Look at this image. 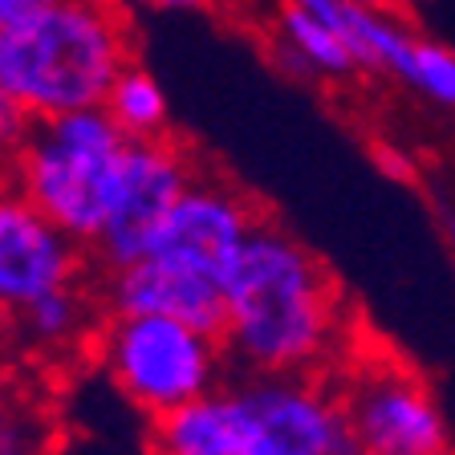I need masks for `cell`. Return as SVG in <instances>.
Listing matches in <instances>:
<instances>
[{"label": "cell", "mask_w": 455, "mask_h": 455, "mask_svg": "<svg viewBox=\"0 0 455 455\" xmlns=\"http://www.w3.org/2000/svg\"><path fill=\"white\" fill-rule=\"evenodd\" d=\"M232 395L244 455H362L341 395L313 374H248Z\"/></svg>", "instance_id": "6"}, {"label": "cell", "mask_w": 455, "mask_h": 455, "mask_svg": "<svg viewBox=\"0 0 455 455\" xmlns=\"http://www.w3.org/2000/svg\"><path fill=\"white\" fill-rule=\"evenodd\" d=\"M126 142L131 139L106 106L45 118L20 147V196L69 240L94 244L110 212Z\"/></svg>", "instance_id": "3"}, {"label": "cell", "mask_w": 455, "mask_h": 455, "mask_svg": "<svg viewBox=\"0 0 455 455\" xmlns=\"http://www.w3.org/2000/svg\"><path fill=\"white\" fill-rule=\"evenodd\" d=\"M131 61V20L118 0H57L0 33V82L33 123L106 106Z\"/></svg>", "instance_id": "2"}, {"label": "cell", "mask_w": 455, "mask_h": 455, "mask_svg": "<svg viewBox=\"0 0 455 455\" xmlns=\"http://www.w3.org/2000/svg\"><path fill=\"white\" fill-rule=\"evenodd\" d=\"M17 322L33 346H66L69 338L82 333L85 305L69 284V289H57V293H45L41 301H33L25 313H17Z\"/></svg>", "instance_id": "14"}, {"label": "cell", "mask_w": 455, "mask_h": 455, "mask_svg": "<svg viewBox=\"0 0 455 455\" xmlns=\"http://www.w3.org/2000/svg\"><path fill=\"white\" fill-rule=\"evenodd\" d=\"M106 114L123 126L126 139H163V126H167L163 85L147 69L126 66L123 77L114 82L110 98H106Z\"/></svg>", "instance_id": "13"}, {"label": "cell", "mask_w": 455, "mask_h": 455, "mask_svg": "<svg viewBox=\"0 0 455 455\" xmlns=\"http://www.w3.org/2000/svg\"><path fill=\"white\" fill-rule=\"evenodd\" d=\"M350 341L333 276L293 232L256 224L228 276L224 346L248 374H313Z\"/></svg>", "instance_id": "1"}, {"label": "cell", "mask_w": 455, "mask_h": 455, "mask_svg": "<svg viewBox=\"0 0 455 455\" xmlns=\"http://www.w3.org/2000/svg\"><path fill=\"white\" fill-rule=\"evenodd\" d=\"M9 390H12V362L0 346V407H9Z\"/></svg>", "instance_id": "18"}, {"label": "cell", "mask_w": 455, "mask_h": 455, "mask_svg": "<svg viewBox=\"0 0 455 455\" xmlns=\"http://www.w3.org/2000/svg\"><path fill=\"white\" fill-rule=\"evenodd\" d=\"M106 305L110 313H155L175 317L183 325H196L204 333L224 338L228 322V289L180 265L142 256L126 268H114L106 281Z\"/></svg>", "instance_id": "10"}, {"label": "cell", "mask_w": 455, "mask_h": 455, "mask_svg": "<svg viewBox=\"0 0 455 455\" xmlns=\"http://www.w3.org/2000/svg\"><path fill=\"white\" fill-rule=\"evenodd\" d=\"M358 4H366V9H379V12H390V9H395V0H358Z\"/></svg>", "instance_id": "19"}, {"label": "cell", "mask_w": 455, "mask_h": 455, "mask_svg": "<svg viewBox=\"0 0 455 455\" xmlns=\"http://www.w3.org/2000/svg\"><path fill=\"white\" fill-rule=\"evenodd\" d=\"M338 395L362 455H451V431L435 395L390 354L350 358Z\"/></svg>", "instance_id": "5"}, {"label": "cell", "mask_w": 455, "mask_h": 455, "mask_svg": "<svg viewBox=\"0 0 455 455\" xmlns=\"http://www.w3.org/2000/svg\"><path fill=\"white\" fill-rule=\"evenodd\" d=\"M256 224H260V216L240 191L216 180H191V188L163 220L147 256L220 281L228 289V276L236 273Z\"/></svg>", "instance_id": "8"}, {"label": "cell", "mask_w": 455, "mask_h": 455, "mask_svg": "<svg viewBox=\"0 0 455 455\" xmlns=\"http://www.w3.org/2000/svg\"><path fill=\"white\" fill-rule=\"evenodd\" d=\"M276 41L284 45L281 66L289 74H317V77H346L354 74L358 57H354L350 41L341 37L338 28H330L322 17L284 4L281 20H276Z\"/></svg>", "instance_id": "12"}, {"label": "cell", "mask_w": 455, "mask_h": 455, "mask_svg": "<svg viewBox=\"0 0 455 455\" xmlns=\"http://www.w3.org/2000/svg\"><path fill=\"white\" fill-rule=\"evenodd\" d=\"M142 4H151L159 12H196L204 9V0H142Z\"/></svg>", "instance_id": "17"}, {"label": "cell", "mask_w": 455, "mask_h": 455, "mask_svg": "<svg viewBox=\"0 0 455 455\" xmlns=\"http://www.w3.org/2000/svg\"><path fill=\"white\" fill-rule=\"evenodd\" d=\"M77 240L25 196H0V313H25L45 293L69 289Z\"/></svg>", "instance_id": "9"}, {"label": "cell", "mask_w": 455, "mask_h": 455, "mask_svg": "<svg viewBox=\"0 0 455 455\" xmlns=\"http://www.w3.org/2000/svg\"><path fill=\"white\" fill-rule=\"evenodd\" d=\"M0 455H49V423L28 407H0Z\"/></svg>", "instance_id": "15"}, {"label": "cell", "mask_w": 455, "mask_h": 455, "mask_svg": "<svg viewBox=\"0 0 455 455\" xmlns=\"http://www.w3.org/2000/svg\"><path fill=\"white\" fill-rule=\"evenodd\" d=\"M188 155L167 139H131L118 167V183L110 196V212L98 232L94 248L106 260V268H126L151 252L163 220L180 204V196L191 188Z\"/></svg>", "instance_id": "7"}, {"label": "cell", "mask_w": 455, "mask_h": 455, "mask_svg": "<svg viewBox=\"0 0 455 455\" xmlns=\"http://www.w3.org/2000/svg\"><path fill=\"white\" fill-rule=\"evenodd\" d=\"M28 118L25 114V106L17 102V98L4 90V82H0V151H12V147H25L28 142Z\"/></svg>", "instance_id": "16"}, {"label": "cell", "mask_w": 455, "mask_h": 455, "mask_svg": "<svg viewBox=\"0 0 455 455\" xmlns=\"http://www.w3.org/2000/svg\"><path fill=\"white\" fill-rule=\"evenodd\" d=\"M98 358L134 407L151 419L220 390L224 338L155 313H110L98 333Z\"/></svg>", "instance_id": "4"}, {"label": "cell", "mask_w": 455, "mask_h": 455, "mask_svg": "<svg viewBox=\"0 0 455 455\" xmlns=\"http://www.w3.org/2000/svg\"><path fill=\"white\" fill-rule=\"evenodd\" d=\"M151 447L155 455H244L232 387H220L188 407L159 415L151 427Z\"/></svg>", "instance_id": "11"}]
</instances>
